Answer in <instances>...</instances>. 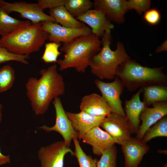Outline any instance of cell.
<instances>
[{"mask_svg": "<svg viewBox=\"0 0 167 167\" xmlns=\"http://www.w3.org/2000/svg\"><path fill=\"white\" fill-rule=\"evenodd\" d=\"M40 74L39 78L31 77L25 84L26 95L36 115L45 113L51 102L65 92L64 79L56 64L41 69Z\"/></svg>", "mask_w": 167, "mask_h": 167, "instance_id": "cell-1", "label": "cell"}, {"mask_svg": "<svg viewBox=\"0 0 167 167\" xmlns=\"http://www.w3.org/2000/svg\"><path fill=\"white\" fill-rule=\"evenodd\" d=\"M101 40L93 33L77 37L63 44L60 50L65 53L62 59L57 62L61 71L75 68L78 72H85L92 57L101 49Z\"/></svg>", "mask_w": 167, "mask_h": 167, "instance_id": "cell-2", "label": "cell"}, {"mask_svg": "<svg viewBox=\"0 0 167 167\" xmlns=\"http://www.w3.org/2000/svg\"><path fill=\"white\" fill-rule=\"evenodd\" d=\"M111 39L110 32H105L101 40L102 48L89 63L92 73L101 80L113 79L119 66L131 59L121 42H117L115 50L111 49Z\"/></svg>", "mask_w": 167, "mask_h": 167, "instance_id": "cell-3", "label": "cell"}, {"mask_svg": "<svg viewBox=\"0 0 167 167\" xmlns=\"http://www.w3.org/2000/svg\"><path fill=\"white\" fill-rule=\"evenodd\" d=\"M163 68L144 66L130 59L119 66L116 76L129 91L133 92L152 85H166L167 75L163 72Z\"/></svg>", "mask_w": 167, "mask_h": 167, "instance_id": "cell-4", "label": "cell"}, {"mask_svg": "<svg viewBox=\"0 0 167 167\" xmlns=\"http://www.w3.org/2000/svg\"><path fill=\"white\" fill-rule=\"evenodd\" d=\"M48 34L42 29L41 23L22 27L0 38V46L18 55L38 52L48 40Z\"/></svg>", "mask_w": 167, "mask_h": 167, "instance_id": "cell-5", "label": "cell"}, {"mask_svg": "<svg viewBox=\"0 0 167 167\" xmlns=\"http://www.w3.org/2000/svg\"><path fill=\"white\" fill-rule=\"evenodd\" d=\"M0 7L9 14L12 12H16L21 17L29 21L32 24L43 22L56 23L54 19L44 12L39 4L25 2H9L0 0Z\"/></svg>", "mask_w": 167, "mask_h": 167, "instance_id": "cell-6", "label": "cell"}, {"mask_svg": "<svg viewBox=\"0 0 167 167\" xmlns=\"http://www.w3.org/2000/svg\"><path fill=\"white\" fill-rule=\"evenodd\" d=\"M113 79V81L109 83L96 79L94 81V83L101 92V96L109 106L112 113L126 118V114L120 98L124 86L117 76H115Z\"/></svg>", "mask_w": 167, "mask_h": 167, "instance_id": "cell-7", "label": "cell"}, {"mask_svg": "<svg viewBox=\"0 0 167 167\" xmlns=\"http://www.w3.org/2000/svg\"><path fill=\"white\" fill-rule=\"evenodd\" d=\"M56 113L55 122L54 126L49 127L43 125L39 127L46 132L55 131L59 133L62 137L66 144L68 147L71 145L73 139H78L77 133L68 119L61 100L57 97L52 101Z\"/></svg>", "mask_w": 167, "mask_h": 167, "instance_id": "cell-8", "label": "cell"}, {"mask_svg": "<svg viewBox=\"0 0 167 167\" xmlns=\"http://www.w3.org/2000/svg\"><path fill=\"white\" fill-rule=\"evenodd\" d=\"M100 126L111 137L115 143L121 146L131 137L127 119L118 114L111 113L104 118Z\"/></svg>", "mask_w": 167, "mask_h": 167, "instance_id": "cell-9", "label": "cell"}, {"mask_svg": "<svg viewBox=\"0 0 167 167\" xmlns=\"http://www.w3.org/2000/svg\"><path fill=\"white\" fill-rule=\"evenodd\" d=\"M68 153L73 156L74 152L63 141L42 146L37 153L41 167H63L65 156Z\"/></svg>", "mask_w": 167, "mask_h": 167, "instance_id": "cell-10", "label": "cell"}, {"mask_svg": "<svg viewBox=\"0 0 167 167\" xmlns=\"http://www.w3.org/2000/svg\"><path fill=\"white\" fill-rule=\"evenodd\" d=\"M41 24L42 29L48 33V40L51 42L67 43L77 37L92 33L91 29L86 26L72 28L51 22H43Z\"/></svg>", "mask_w": 167, "mask_h": 167, "instance_id": "cell-11", "label": "cell"}, {"mask_svg": "<svg viewBox=\"0 0 167 167\" xmlns=\"http://www.w3.org/2000/svg\"><path fill=\"white\" fill-rule=\"evenodd\" d=\"M75 18L89 26L92 33L99 38L102 37L105 32H110L114 27L101 10L90 9Z\"/></svg>", "mask_w": 167, "mask_h": 167, "instance_id": "cell-12", "label": "cell"}, {"mask_svg": "<svg viewBox=\"0 0 167 167\" xmlns=\"http://www.w3.org/2000/svg\"><path fill=\"white\" fill-rule=\"evenodd\" d=\"M92 146L93 153L101 156L105 152L115 145L111 137L99 126L95 127L82 135L80 139Z\"/></svg>", "mask_w": 167, "mask_h": 167, "instance_id": "cell-13", "label": "cell"}, {"mask_svg": "<svg viewBox=\"0 0 167 167\" xmlns=\"http://www.w3.org/2000/svg\"><path fill=\"white\" fill-rule=\"evenodd\" d=\"M152 107H145L140 116L142 124L139 126L136 137L142 139L147 131L162 118L167 114V102H160L153 105Z\"/></svg>", "mask_w": 167, "mask_h": 167, "instance_id": "cell-14", "label": "cell"}, {"mask_svg": "<svg viewBox=\"0 0 167 167\" xmlns=\"http://www.w3.org/2000/svg\"><path fill=\"white\" fill-rule=\"evenodd\" d=\"M125 0H95L93 2L94 9L101 10L108 19L118 24L125 21L124 15L128 11Z\"/></svg>", "mask_w": 167, "mask_h": 167, "instance_id": "cell-15", "label": "cell"}, {"mask_svg": "<svg viewBox=\"0 0 167 167\" xmlns=\"http://www.w3.org/2000/svg\"><path fill=\"white\" fill-rule=\"evenodd\" d=\"M122 149L125 158V167H138L143 157L149 151L147 143L135 137H131Z\"/></svg>", "mask_w": 167, "mask_h": 167, "instance_id": "cell-16", "label": "cell"}, {"mask_svg": "<svg viewBox=\"0 0 167 167\" xmlns=\"http://www.w3.org/2000/svg\"><path fill=\"white\" fill-rule=\"evenodd\" d=\"M142 92L143 88H140L133 95L130 100L125 101L124 111L131 134L137 133L139 127L140 116L146 107L140 98V94Z\"/></svg>", "mask_w": 167, "mask_h": 167, "instance_id": "cell-17", "label": "cell"}, {"mask_svg": "<svg viewBox=\"0 0 167 167\" xmlns=\"http://www.w3.org/2000/svg\"><path fill=\"white\" fill-rule=\"evenodd\" d=\"M66 113L79 139L82 135L92 128L100 126L105 117L92 116L83 111L78 113L67 112Z\"/></svg>", "mask_w": 167, "mask_h": 167, "instance_id": "cell-18", "label": "cell"}, {"mask_svg": "<svg viewBox=\"0 0 167 167\" xmlns=\"http://www.w3.org/2000/svg\"><path fill=\"white\" fill-rule=\"evenodd\" d=\"M81 111L95 116L106 117L112 113L109 106L101 96L92 93L84 96L79 105Z\"/></svg>", "mask_w": 167, "mask_h": 167, "instance_id": "cell-19", "label": "cell"}, {"mask_svg": "<svg viewBox=\"0 0 167 167\" xmlns=\"http://www.w3.org/2000/svg\"><path fill=\"white\" fill-rule=\"evenodd\" d=\"M143 102L146 107L160 102H167V86L154 84L143 88Z\"/></svg>", "mask_w": 167, "mask_h": 167, "instance_id": "cell-20", "label": "cell"}, {"mask_svg": "<svg viewBox=\"0 0 167 167\" xmlns=\"http://www.w3.org/2000/svg\"><path fill=\"white\" fill-rule=\"evenodd\" d=\"M50 15L56 23L66 27L79 28L84 27V24L77 20L67 10L64 6L49 9Z\"/></svg>", "mask_w": 167, "mask_h": 167, "instance_id": "cell-21", "label": "cell"}, {"mask_svg": "<svg viewBox=\"0 0 167 167\" xmlns=\"http://www.w3.org/2000/svg\"><path fill=\"white\" fill-rule=\"evenodd\" d=\"M31 24L28 20H21L11 17L0 7V35L2 36Z\"/></svg>", "mask_w": 167, "mask_h": 167, "instance_id": "cell-22", "label": "cell"}, {"mask_svg": "<svg viewBox=\"0 0 167 167\" xmlns=\"http://www.w3.org/2000/svg\"><path fill=\"white\" fill-rule=\"evenodd\" d=\"M167 136V117L166 115L147 131L142 141L144 143H147L150 140L155 137Z\"/></svg>", "mask_w": 167, "mask_h": 167, "instance_id": "cell-23", "label": "cell"}, {"mask_svg": "<svg viewBox=\"0 0 167 167\" xmlns=\"http://www.w3.org/2000/svg\"><path fill=\"white\" fill-rule=\"evenodd\" d=\"M64 6L75 18L91 9L93 2L89 0H66Z\"/></svg>", "mask_w": 167, "mask_h": 167, "instance_id": "cell-24", "label": "cell"}, {"mask_svg": "<svg viewBox=\"0 0 167 167\" xmlns=\"http://www.w3.org/2000/svg\"><path fill=\"white\" fill-rule=\"evenodd\" d=\"M15 77L14 68L5 65L0 68V93L10 89L14 84Z\"/></svg>", "mask_w": 167, "mask_h": 167, "instance_id": "cell-25", "label": "cell"}, {"mask_svg": "<svg viewBox=\"0 0 167 167\" xmlns=\"http://www.w3.org/2000/svg\"><path fill=\"white\" fill-rule=\"evenodd\" d=\"M73 140L75 150L73 156L76 158L80 167H97L98 160L93 159L89 155H87L81 148L77 138L75 137Z\"/></svg>", "mask_w": 167, "mask_h": 167, "instance_id": "cell-26", "label": "cell"}, {"mask_svg": "<svg viewBox=\"0 0 167 167\" xmlns=\"http://www.w3.org/2000/svg\"><path fill=\"white\" fill-rule=\"evenodd\" d=\"M61 43L51 42L45 44V49L41 58L46 63L57 62L58 58L61 54L58 49Z\"/></svg>", "mask_w": 167, "mask_h": 167, "instance_id": "cell-27", "label": "cell"}, {"mask_svg": "<svg viewBox=\"0 0 167 167\" xmlns=\"http://www.w3.org/2000/svg\"><path fill=\"white\" fill-rule=\"evenodd\" d=\"M117 149L114 145L101 155L97 167H117Z\"/></svg>", "mask_w": 167, "mask_h": 167, "instance_id": "cell-28", "label": "cell"}, {"mask_svg": "<svg viewBox=\"0 0 167 167\" xmlns=\"http://www.w3.org/2000/svg\"><path fill=\"white\" fill-rule=\"evenodd\" d=\"M29 58V56L13 54L9 51L6 48L0 46V64L14 61L27 65L29 64L27 61Z\"/></svg>", "mask_w": 167, "mask_h": 167, "instance_id": "cell-29", "label": "cell"}, {"mask_svg": "<svg viewBox=\"0 0 167 167\" xmlns=\"http://www.w3.org/2000/svg\"><path fill=\"white\" fill-rule=\"evenodd\" d=\"M151 3L149 0H130L126 1L128 11L135 10L140 15L150 9Z\"/></svg>", "mask_w": 167, "mask_h": 167, "instance_id": "cell-30", "label": "cell"}, {"mask_svg": "<svg viewBox=\"0 0 167 167\" xmlns=\"http://www.w3.org/2000/svg\"><path fill=\"white\" fill-rule=\"evenodd\" d=\"M161 15L160 11L157 9H149L144 12L143 19L148 24L155 25L160 22Z\"/></svg>", "mask_w": 167, "mask_h": 167, "instance_id": "cell-31", "label": "cell"}, {"mask_svg": "<svg viewBox=\"0 0 167 167\" xmlns=\"http://www.w3.org/2000/svg\"><path fill=\"white\" fill-rule=\"evenodd\" d=\"M66 0H38L37 3L44 10L46 8L49 9L59 6H65Z\"/></svg>", "mask_w": 167, "mask_h": 167, "instance_id": "cell-32", "label": "cell"}, {"mask_svg": "<svg viewBox=\"0 0 167 167\" xmlns=\"http://www.w3.org/2000/svg\"><path fill=\"white\" fill-rule=\"evenodd\" d=\"M10 161V156L3 155L0 149V166L9 163Z\"/></svg>", "mask_w": 167, "mask_h": 167, "instance_id": "cell-33", "label": "cell"}, {"mask_svg": "<svg viewBox=\"0 0 167 167\" xmlns=\"http://www.w3.org/2000/svg\"><path fill=\"white\" fill-rule=\"evenodd\" d=\"M167 51V41H165L161 45L157 48L156 52L157 53H160L163 51Z\"/></svg>", "mask_w": 167, "mask_h": 167, "instance_id": "cell-34", "label": "cell"}, {"mask_svg": "<svg viewBox=\"0 0 167 167\" xmlns=\"http://www.w3.org/2000/svg\"><path fill=\"white\" fill-rule=\"evenodd\" d=\"M3 108V105L0 102V122H2V110Z\"/></svg>", "mask_w": 167, "mask_h": 167, "instance_id": "cell-35", "label": "cell"}]
</instances>
